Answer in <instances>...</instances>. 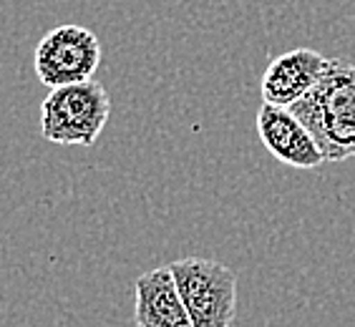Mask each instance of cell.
Segmentation results:
<instances>
[{
    "instance_id": "1",
    "label": "cell",
    "mask_w": 355,
    "mask_h": 327,
    "mask_svg": "<svg viewBox=\"0 0 355 327\" xmlns=\"http://www.w3.org/2000/svg\"><path fill=\"white\" fill-rule=\"evenodd\" d=\"M310 131L322 161L340 164L355 157V63L328 58L313 89L290 106Z\"/></svg>"
},
{
    "instance_id": "2",
    "label": "cell",
    "mask_w": 355,
    "mask_h": 327,
    "mask_svg": "<svg viewBox=\"0 0 355 327\" xmlns=\"http://www.w3.org/2000/svg\"><path fill=\"white\" fill-rule=\"evenodd\" d=\"M109 114L111 98L98 81L51 89L41 103V134L58 146H94Z\"/></svg>"
},
{
    "instance_id": "3",
    "label": "cell",
    "mask_w": 355,
    "mask_h": 327,
    "mask_svg": "<svg viewBox=\"0 0 355 327\" xmlns=\"http://www.w3.org/2000/svg\"><path fill=\"white\" fill-rule=\"evenodd\" d=\"M191 327H232L237 315V277L222 262L205 257L177 259L169 265Z\"/></svg>"
},
{
    "instance_id": "4",
    "label": "cell",
    "mask_w": 355,
    "mask_h": 327,
    "mask_svg": "<svg viewBox=\"0 0 355 327\" xmlns=\"http://www.w3.org/2000/svg\"><path fill=\"white\" fill-rule=\"evenodd\" d=\"M101 63V43L83 26H58L46 33L35 48L33 69L48 89L94 81Z\"/></svg>"
},
{
    "instance_id": "5",
    "label": "cell",
    "mask_w": 355,
    "mask_h": 327,
    "mask_svg": "<svg viewBox=\"0 0 355 327\" xmlns=\"http://www.w3.org/2000/svg\"><path fill=\"white\" fill-rule=\"evenodd\" d=\"M254 126H257L265 149L277 161L295 166V169H318L320 164H325L310 131L290 109L265 103L257 114Z\"/></svg>"
},
{
    "instance_id": "6",
    "label": "cell",
    "mask_w": 355,
    "mask_h": 327,
    "mask_svg": "<svg viewBox=\"0 0 355 327\" xmlns=\"http://www.w3.org/2000/svg\"><path fill=\"white\" fill-rule=\"evenodd\" d=\"M328 66V58L313 48H295L270 61L262 76V101L290 109L313 89Z\"/></svg>"
},
{
    "instance_id": "7",
    "label": "cell",
    "mask_w": 355,
    "mask_h": 327,
    "mask_svg": "<svg viewBox=\"0 0 355 327\" xmlns=\"http://www.w3.org/2000/svg\"><path fill=\"white\" fill-rule=\"evenodd\" d=\"M137 327H191L189 312L179 297L169 267L144 272L134 285Z\"/></svg>"
}]
</instances>
